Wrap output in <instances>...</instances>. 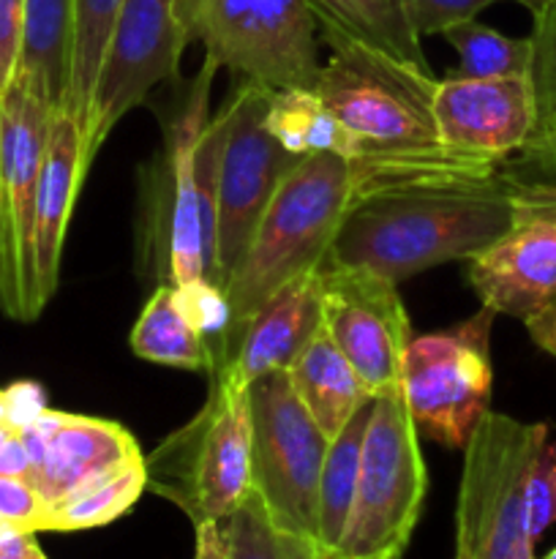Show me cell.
Masks as SVG:
<instances>
[{
  "instance_id": "6da1fadb",
  "label": "cell",
  "mask_w": 556,
  "mask_h": 559,
  "mask_svg": "<svg viewBox=\"0 0 556 559\" xmlns=\"http://www.w3.org/2000/svg\"><path fill=\"white\" fill-rule=\"evenodd\" d=\"M512 175H431L352 197L327 262L401 284L445 262L474 260L510 227Z\"/></svg>"
},
{
  "instance_id": "7a4b0ae2",
  "label": "cell",
  "mask_w": 556,
  "mask_h": 559,
  "mask_svg": "<svg viewBox=\"0 0 556 559\" xmlns=\"http://www.w3.org/2000/svg\"><path fill=\"white\" fill-rule=\"evenodd\" d=\"M434 74L360 44L330 49L314 91L354 142V194L431 175H491L501 167L447 151L436 134Z\"/></svg>"
},
{
  "instance_id": "3957f363",
  "label": "cell",
  "mask_w": 556,
  "mask_h": 559,
  "mask_svg": "<svg viewBox=\"0 0 556 559\" xmlns=\"http://www.w3.org/2000/svg\"><path fill=\"white\" fill-rule=\"evenodd\" d=\"M352 197V164L338 153H314L289 169L223 287L229 331L221 369L254 311L289 282L325 265Z\"/></svg>"
},
{
  "instance_id": "277c9868",
  "label": "cell",
  "mask_w": 556,
  "mask_h": 559,
  "mask_svg": "<svg viewBox=\"0 0 556 559\" xmlns=\"http://www.w3.org/2000/svg\"><path fill=\"white\" fill-rule=\"evenodd\" d=\"M147 489L178 506L191 524L223 522L251 491L249 388L210 377L200 413L145 456Z\"/></svg>"
},
{
  "instance_id": "5b68a950",
  "label": "cell",
  "mask_w": 556,
  "mask_h": 559,
  "mask_svg": "<svg viewBox=\"0 0 556 559\" xmlns=\"http://www.w3.org/2000/svg\"><path fill=\"white\" fill-rule=\"evenodd\" d=\"M545 424L488 409L467 448L456 506L452 559H537L527 522V486Z\"/></svg>"
},
{
  "instance_id": "8992f818",
  "label": "cell",
  "mask_w": 556,
  "mask_h": 559,
  "mask_svg": "<svg viewBox=\"0 0 556 559\" xmlns=\"http://www.w3.org/2000/svg\"><path fill=\"white\" fill-rule=\"evenodd\" d=\"M249 418L251 491L283 538L316 551L319 484L330 440L292 391L287 371L251 382Z\"/></svg>"
},
{
  "instance_id": "52a82bcc",
  "label": "cell",
  "mask_w": 556,
  "mask_h": 559,
  "mask_svg": "<svg viewBox=\"0 0 556 559\" xmlns=\"http://www.w3.org/2000/svg\"><path fill=\"white\" fill-rule=\"evenodd\" d=\"M191 41L240 82L267 91H314L319 25L305 0H180Z\"/></svg>"
},
{
  "instance_id": "ba28073f",
  "label": "cell",
  "mask_w": 556,
  "mask_h": 559,
  "mask_svg": "<svg viewBox=\"0 0 556 559\" xmlns=\"http://www.w3.org/2000/svg\"><path fill=\"white\" fill-rule=\"evenodd\" d=\"M425 491L428 469L403 396H376L352 513L330 559H401L418 527Z\"/></svg>"
},
{
  "instance_id": "9c48e42d",
  "label": "cell",
  "mask_w": 556,
  "mask_h": 559,
  "mask_svg": "<svg viewBox=\"0 0 556 559\" xmlns=\"http://www.w3.org/2000/svg\"><path fill=\"white\" fill-rule=\"evenodd\" d=\"M494 320V311L483 306L461 325L412 336L403 355L401 396L418 435L452 451L467 448L491 409Z\"/></svg>"
},
{
  "instance_id": "30bf717a",
  "label": "cell",
  "mask_w": 556,
  "mask_h": 559,
  "mask_svg": "<svg viewBox=\"0 0 556 559\" xmlns=\"http://www.w3.org/2000/svg\"><path fill=\"white\" fill-rule=\"evenodd\" d=\"M270 93L256 82H240L234 96L223 104L229 112V129L218 164L216 260L207 276L221 289L238 267L267 202L289 169L305 158L289 153L267 131L265 115Z\"/></svg>"
},
{
  "instance_id": "8fae6325",
  "label": "cell",
  "mask_w": 556,
  "mask_h": 559,
  "mask_svg": "<svg viewBox=\"0 0 556 559\" xmlns=\"http://www.w3.org/2000/svg\"><path fill=\"white\" fill-rule=\"evenodd\" d=\"M191 33L180 0H123L104 47L85 134L87 162L114 126L161 82H178Z\"/></svg>"
},
{
  "instance_id": "7c38bea8",
  "label": "cell",
  "mask_w": 556,
  "mask_h": 559,
  "mask_svg": "<svg viewBox=\"0 0 556 559\" xmlns=\"http://www.w3.org/2000/svg\"><path fill=\"white\" fill-rule=\"evenodd\" d=\"M322 328L354 366L371 396L401 393L403 355L412 342L398 284L368 267L322 265Z\"/></svg>"
},
{
  "instance_id": "4fadbf2b",
  "label": "cell",
  "mask_w": 556,
  "mask_h": 559,
  "mask_svg": "<svg viewBox=\"0 0 556 559\" xmlns=\"http://www.w3.org/2000/svg\"><path fill=\"white\" fill-rule=\"evenodd\" d=\"M510 207V227L467 276L485 309L529 322L556 304V186L512 178Z\"/></svg>"
},
{
  "instance_id": "5bb4252c",
  "label": "cell",
  "mask_w": 556,
  "mask_h": 559,
  "mask_svg": "<svg viewBox=\"0 0 556 559\" xmlns=\"http://www.w3.org/2000/svg\"><path fill=\"white\" fill-rule=\"evenodd\" d=\"M218 66L205 58L183 112L169 131L167 151V197L158 213V267L161 282L185 284L194 278L210 276L216 243H213L210 224L205 216V200H202L200 175H196V140L207 123V104H210L213 74Z\"/></svg>"
},
{
  "instance_id": "9a60e30c",
  "label": "cell",
  "mask_w": 556,
  "mask_h": 559,
  "mask_svg": "<svg viewBox=\"0 0 556 559\" xmlns=\"http://www.w3.org/2000/svg\"><path fill=\"white\" fill-rule=\"evenodd\" d=\"M439 142L456 156L501 167L534 134V93L529 76H445L431 96Z\"/></svg>"
},
{
  "instance_id": "2e32d148",
  "label": "cell",
  "mask_w": 556,
  "mask_h": 559,
  "mask_svg": "<svg viewBox=\"0 0 556 559\" xmlns=\"http://www.w3.org/2000/svg\"><path fill=\"white\" fill-rule=\"evenodd\" d=\"M20 437L33 462L31 484L44 497L47 508L142 459L129 429L114 420L87 418L63 409L47 407L33 424L22 426Z\"/></svg>"
},
{
  "instance_id": "e0dca14e",
  "label": "cell",
  "mask_w": 556,
  "mask_h": 559,
  "mask_svg": "<svg viewBox=\"0 0 556 559\" xmlns=\"http://www.w3.org/2000/svg\"><path fill=\"white\" fill-rule=\"evenodd\" d=\"M55 112L58 109L33 96L20 82H11L0 96V175L20 273L22 322L38 320L33 295V216Z\"/></svg>"
},
{
  "instance_id": "ac0fdd59",
  "label": "cell",
  "mask_w": 556,
  "mask_h": 559,
  "mask_svg": "<svg viewBox=\"0 0 556 559\" xmlns=\"http://www.w3.org/2000/svg\"><path fill=\"white\" fill-rule=\"evenodd\" d=\"M87 169L90 162L85 153V134L65 109H58L49 129L33 216V295L38 314L58 293L65 229Z\"/></svg>"
},
{
  "instance_id": "d6986e66",
  "label": "cell",
  "mask_w": 556,
  "mask_h": 559,
  "mask_svg": "<svg viewBox=\"0 0 556 559\" xmlns=\"http://www.w3.org/2000/svg\"><path fill=\"white\" fill-rule=\"evenodd\" d=\"M322 331V267L294 278L273 293L254 311L232 349V358L216 374H229L249 388L259 377L287 371L311 338ZM213 377V374H210Z\"/></svg>"
},
{
  "instance_id": "ffe728a7",
  "label": "cell",
  "mask_w": 556,
  "mask_h": 559,
  "mask_svg": "<svg viewBox=\"0 0 556 559\" xmlns=\"http://www.w3.org/2000/svg\"><path fill=\"white\" fill-rule=\"evenodd\" d=\"M319 25L325 47L343 44L376 49L390 58L428 69L420 33L409 16L407 0H305Z\"/></svg>"
},
{
  "instance_id": "44dd1931",
  "label": "cell",
  "mask_w": 556,
  "mask_h": 559,
  "mask_svg": "<svg viewBox=\"0 0 556 559\" xmlns=\"http://www.w3.org/2000/svg\"><path fill=\"white\" fill-rule=\"evenodd\" d=\"M292 391L309 409L327 440H336L352 415L374 396L368 393L365 382L354 371V366L343 358L341 349L333 344L325 328L309 342V347L294 358L287 369Z\"/></svg>"
},
{
  "instance_id": "7402d4cb",
  "label": "cell",
  "mask_w": 556,
  "mask_h": 559,
  "mask_svg": "<svg viewBox=\"0 0 556 559\" xmlns=\"http://www.w3.org/2000/svg\"><path fill=\"white\" fill-rule=\"evenodd\" d=\"M74 14L76 0H25V33L14 82L52 109H63L69 96Z\"/></svg>"
},
{
  "instance_id": "603a6c76",
  "label": "cell",
  "mask_w": 556,
  "mask_h": 559,
  "mask_svg": "<svg viewBox=\"0 0 556 559\" xmlns=\"http://www.w3.org/2000/svg\"><path fill=\"white\" fill-rule=\"evenodd\" d=\"M131 349L142 360L183 371H207V349L185 314L174 284L161 282L142 306L131 331Z\"/></svg>"
},
{
  "instance_id": "cb8c5ba5",
  "label": "cell",
  "mask_w": 556,
  "mask_h": 559,
  "mask_svg": "<svg viewBox=\"0 0 556 559\" xmlns=\"http://www.w3.org/2000/svg\"><path fill=\"white\" fill-rule=\"evenodd\" d=\"M371 407H374V402L360 407L352 415V420L343 426L341 435L330 440V448H327L319 484V538H316V555H319V559L333 557L336 546L341 544L343 530H347L354 489H358L360 453H363Z\"/></svg>"
},
{
  "instance_id": "d4e9b609",
  "label": "cell",
  "mask_w": 556,
  "mask_h": 559,
  "mask_svg": "<svg viewBox=\"0 0 556 559\" xmlns=\"http://www.w3.org/2000/svg\"><path fill=\"white\" fill-rule=\"evenodd\" d=\"M265 123L267 131L294 156L338 153L347 162L354 156L352 136L316 91H303V87L273 91Z\"/></svg>"
},
{
  "instance_id": "484cf974",
  "label": "cell",
  "mask_w": 556,
  "mask_h": 559,
  "mask_svg": "<svg viewBox=\"0 0 556 559\" xmlns=\"http://www.w3.org/2000/svg\"><path fill=\"white\" fill-rule=\"evenodd\" d=\"M145 489L147 473L142 456L49 506L38 533H80L112 524L136 506Z\"/></svg>"
},
{
  "instance_id": "4316f807",
  "label": "cell",
  "mask_w": 556,
  "mask_h": 559,
  "mask_svg": "<svg viewBox=\"0 0 556 559\" xmlns=\"http://www.w3.org/2000/svg\"><path fill=\"white\" fill-rule=\"evenodd\" d=\"M120 5L123 0H76L71 82L63 109L80 123L82 134H87V123H90L93 87H96L98 66H101L104 47H107Z\"/></svg>"
},
{
  "instance_id": "83f0119b",
  "label": "cell",
  "mask_w": 556,
  "mask_h": 559,
  "mask_svg": "<svg viewBox=\"0 0 556 559\" xmlns=\"http://www.w3.org/2000/svg\"><path fill=\"white\" fill-rule=\"evenodd\" d=\"M458 55L461 76H529L532 74V38L505 36L478 20L458 22L442 33Z\"/></svg>"
},
{
  "instance_id": "f1b7e54d",
  "label": "cell",
  "mask_w": 556,
  "mask_h": 559,
  "mask_svg": "<svg viewBox=\"0 0 556 559\" xmlns=\"http://www.w3.org/2000/svg\"><path fill=\"white\" fill-rule=\"evenodd\" d=\"M532 93L534 134L521 153L556 142V0H545L532 14Z\"/></svg>"
},
{
  "instance_id": "f546056e",
  "label": "cell",
  "mask_w": 556,
  "mask_h": 559,
  "mask_svg": "<svg viewBox=\"0 0 556 559\" xmlns=\"http://www.w3.org/2000/svg\"><path fill=\"white\" fill-rule=\"evenodd\" d=\"M229 559H316L311 546L283 538L267 519L265 508L249 491L243 502L221 522Z\"/></svg>"
},
{
  "instance_id": "4dcf8cb0",
  "label": "cell",
  "mask_w": 556,
  "mask_h": 559,
  "mask_svg": "<svg viewBox=\"0 0 556 559\" xmlns=\"http://www.w3.org/2000/svg\"><path fill=\"white\" fill-rule=\"evenodd\" d=\"M527 522L534 544L556 524V440H551V435L540 445L529 473Z\"/></svg>"
},
{
  "instance_id": "1f68e13d",
  "label": "cell",
  "mask_w": 556,
  "mask_h": 559,
  "mask_svg": "<svg viewBox=\"0 0 556 559\" xmlns=\"http://www.w3.org/2000/svg\"><path fill=\"white\" fill-rule=\"evenodd\" d=\"M496 3H518L534 14L545 0H407L409 16H412L414 31L420 33V38L442 36L447 27L474 20L480 11Z\"/></svg>"
},
{
  "instance_id": "d6a6232c",
  "label": "cell",
  "mask_w": 556,
  "mask_h": 559,
  "mask_svg": "<svg viewBox=\"0 0 556 559\" xmlns=\"http://www.w3.org/2000/svg\"><path fill=\"white\" fill-rule=\"evenodd\" d=\"M44 513H47V502L31 480L0 475V519L3 522L38 533Z\"/></svg>"
},
{
  "instance_id": "836d02e7",
  "label": "cell",
  "mask_w": 556,
  "mask_h": 559,
  "mask_svg": "<svg viewBox=\"0 0 556 559\" xmlns=\"http://www.w3.org/2000/svg\"><path fill=\"white\" fill-rule=\"evenodd\" d=\"M0 311L11 320L22 322V293L20 273H16L14 238H11L9 207H5L3 175H0Z\"/></svg>"
},
{
  "instance_id": "e575fe53",
  "label": "cell",
  "mask_w": 556,
  "mask_h": 559,
  "mask_svg": "<svg viewBox=\"0 0 556 559\" xmlns=\"http://www.w3.org/2000/svg\"><path fill=\"white\" fill-rule=\"evenodd\" d=\"M22 33H25V0H0V96L9 91L20 69Z\"/></svg>"
},
{
  "instance_id": "d590c367",
  "label": "cell",
  "mask_w": 556,
  "mask_h": 559,
  "mask_svg": "<svg viewBox=\"0 0 556 559\" xmlns=\"http://www.w3.org/2000/svg\"><path fill=\"white\" fill-rule=\"evenodd\" d=\"M5 393H9L11 424H14L16 429L33 424V420L47 409L41 385H36V382H16V385L5 388Z\"/></svg>"
},
{
  "instance_id": "8d00e7d4",
  "label": "cell",
  "mask_w": 556,
  "mask_h": 559,
  "mask_svg": "<svg viewBox=\"0 0 556 559\" xmlns=\"http://www.w3.org/2000/svg\"><path fill=\"white\" fill-rule=\"evenodd\" d=\"M0 559H47L36 533L0 519Z\"/></svg>"
},
{
  "instance_id": "74e56055",
  "label": "cell",
  "mask_w": 556,
  "mask_h": 559,
  "mask_svg": "<svg viewBox=\"0 0 556 559\" xmlns=\"http://www.w3.org/2000/svg\"><path fill=\"white\" fill-rule=\"evenodd\" d=\"M31 453H27L20 435H14L11 440H5L3 445H0V475H14V478L31 480Z\"/></svg>"
},
{
  "instance_id": "f35d334b",
  "label": "cell",
  "mask_w": 556,
  "mask_h": 559,
  "mask_svg": "<svg viewBox=\"0 0 556 559\" xmlns=\"http://www.w3.org/2000/svg\"><path fill=\"white\" fill-rule=\"evenodd\" d=\"M196 555L194 559H229V546L223 538L221 522L196 524Z\"/></svg>"
},
{
  "instance_id": "ab89813d",
  "label": "cell",
  "mask_w": 556,
  "mask_h": 559,
  "mask_svg": "<svg viewBox=\"0 0 556 559\" xmlns=\"http://www.w3.org/2000/svg\"><path fill=\"white\" fill-rule=\"evenodd\" d=\"M532 336V342L537 344L543 353H548L551 358H556V304H551L548 309L540 311L537 317H532L529 322H523Z\"/></svg>"
},
{
  "instance_id": "60d3db41",
  "label": "cell",
  "mask_w": 556,
  "mask_h": 559,
  "mask_svg": "<svg viewBox=\"0 0 556 559\" xmlns=\"http://www.w3.org/2000/svg\"><path fill=\"white\" fill-rule=\"evenodd\" d=\"M0 424H11V409H9V393L0 388ZM14 426V424H11Z\"/></svg>"
},
{
  "instance_id": "b9f144b4",
  "label": "cell",
  "mask_w": 556,
  "mask_h": 559,
  "mask_svg": "<svg viewBox=\"0 0 556 559\" xmlns=\"http://www.w3.org/2000/svg\"><path fill=\"white\" fill-rule=\"evenodd\" d=\"M14 435H20V429H16V426L0 424V445H3L5 440H11V437H14Z\"/></svg>"
},
{
  "instance_id": "7bdbcfd3",
  "label": "cell",
  "mask_w": 556,
  "mask_h": 559,
  "mask_svg": "<svg viewBox=\"0 0 556 559\" xmlns=\"http://www.w3.org/2000/svg\"><path fill=\"white\" fill-rule=\"evenodd\" d=\"M543 559H556V546H554V549H551V551H548V555H545Z\"/></svg>"
}]
</instances>
